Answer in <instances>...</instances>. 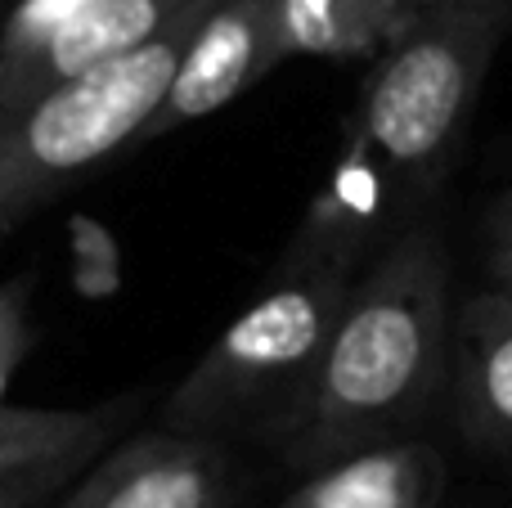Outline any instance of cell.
<instances>
[{
	"label": "cell",
	"mask_w": 512,
	"mask_h": 508,
	"mask_svg": "<svg viewBox=\"0 0 512 508\" xmlns=\"http://www.w3.org/2000/svg\"><path fill=\"white\" fill-rule=\"evenodd\" d=\"M512 23V0L414 18L382 54H373L351 113L360 144L391 189L423 194L459 153L486 72Z\"/></svg>",
	"instance_id": "3957f363"
},
{
	"label": "cell",
	"mask_w": 512,
	"mask_h": 508,
	"mask_svg": "<svg viewBox=\"0 0 512 508\" xmlns=\"http://www.w3.org/2000/svg\"><path fill=\"white\" fill-rule=\"evenodd\" d=\"M450 401L463 437L512 459V293L495 284L454 315Z\"/></svg>",
	"instance_id": "ba28073f"
},
{
	"label": "cell",
	"mask_w": 512,
	"mask_h": 508,
	"mask_svg": "<svg viewBox=\"0 0 512 508\" xmlns=\"http://www.w3.org/2000/svg\"><path fill=\"white\" fill-rule=\"evenodd\" d=\"M360 243L301 225L279 275L243 315H234L198 365L171 387L162 419L167 428L221 437L265 432L279 437L301 410L342 302L355 284Z\"/></svg>",
	"instance_id": "7a4b0ae2"
},
{
	"label": "cell",
	"mask_w": 512,
	"mask_h": 508,
	"mask_svg": "<svg viewBox=\"0 0 512 508\" xmlns=\"http://www.w3.org/2000/svg\"><path fill=\"white\" fill-rule=\"evenodd\" d=\"M68 252H72V284L81 297L99 302L122 288V252H117L113 230L95 216H72L68 221Z\"/></svg>",
	"instance_id": "7c38bea8"
},
{
	"label": "cell",
	"mask_w": 512,
	"mask_h": 508,
	"mask_svg": "<svg viewBox=\"0 0 512 508\" xmlns=\"http://www.w3.org/2000/svg\"><path fill=\"white\" fill-rule=\"evenodd\" d=\"M490 279H495V288L512 293V252H490Z\"/></svg>",
	"instance_id": "ac0fdd59"
},
{
	"label": "cell",
	"mask_w": 512,
	"mask_h": 508,
	"mask_svg": "<svg viewBox=\"0 0 512 508\" xmlns=\"http://www.w3.org/2000/svg\"><path fill=\"white\" fill-rule=\"evenodd\" d=\"M490 252H512V189L490 207Z\"/></svg>",
	"instance_id": "2e32d148"
},
{
	"label": "cell",
	"mask_w": 512,
	"mask_h": 508,
	"mask_svg": "<svg viewBox=\"0 0 512 508\" xmlns=\"http://www.w3.org/2000/svg\"><path fill=\"white\" fill-rule=\"evenodd\" d=\"M445 482V455L432 441L391 437L310 468L279 508H436Z\"/></svg>",
	"instance_id": "9c48e42d"
},
{
	"label": "cell",
	"mask_w": 512,
	"mask_h": 508,
	"mask_svg": "<svg viewBox=\"0 0 512 508\" xmlns=\"http://www.w3.org/2000/svg\"><path fill=\"white\" fill-rule=\"evenodd\" d=\"M95 455H54V459H32V464H9L0 468V508H41L59 491H68L77 482V473H86V464Z\"/></svg>",
	"instance_id": "9a60e30c"
},
{
	"label": "cell",
	"mask_w": 512,
	"mask_h": 508,
	"mask_svg": "<svg viewBox=\"0 0 512 508\" xmlns=\"http://www.w3.org/2000/svg\"><path fill=\"white\" fill-rule=\"evenodd\" d=\"M131 414V401L95 410H45V405H0V468L54 455H99Z\"/></svg>",
	"instance_id": "8fae6325"
},
{
	"label": "cell",
	"mask_w": 512,
	"mask_h": 508,
	"mask_svg": "<svg viewBox=\"0 0 512 508\" xmlns=\"http://www.w3.org/2000/svg\"><path fill=\"white\" fill-rule=\"evenodd\" d=\"M230 500L234 468L221 441L158 428L86 464L59 508H230Z\"/></svg>",
	"instance_id": "8992f818"
},
{
	"label": "cell",
	"mask_w": 512,
	"mask_h": 508,
	"mask_svg": "<svg viewBox=\"0 0 512 508\" xmlns=\"http://www.w3.org/2000/svg\"><path fill=\"white\" fill-rule=\"evenodd\" d=\"M90 5L95 0H18L5 14V23H0V72L14 68L32 50H41L59 27H68Z\"/></svg>",
	"instance_id": "4fadbf2b"
},
{
	"label": "cell",
	"mask_w": 512,
	"mask_h": 508,
	"mask_svg": "<svg viewBox=\"0 0 512 508\" xmlns=\"http://www.w3.org/2000/svg\"><path fill=\"white\" fill-rule=\"evenodd\" d=\"M279 27L288 59H373L409 27V0H279Z\"/></svg>",
	"instance_id": "30bf717a"
},
{
	"label": "cell",
	"mask_w": 512,
	"mask_h": 508,
	"mask_svg": "<svg viewBox=\"0 0 512 508\" xmlns=\"http://www.w3.org/2000/svg\"><path fill=\"white\" fill-rule=\"evenodd\" d=\"M36 351V320H32V275L0 279V405L9 401L18 369Z\"/></svg>",
	"instance_id": "5bb4252c"
},
{
	"label": "cell",
	"mask_w": 512,
	"mask_h": 508,
	"mask_svg": "<svg viewBox=\"0 0 512 508\" xmlns=\"http://www.w3.org/2000/svg\"><path fill=\"white\" fill-rule=\"evenodd\" d=\"M203 5H212V0H95L68 27H59L41 50H32L14 68L0 72V117L41 90L144 50L167 27H176L180 18Z\"/></svg>",
	"instance_id": "52a82bcc"
},
{
	"label": "cell",
	"mask_w": 512,
	"mask_h": 508,
	"mask_svg": "<svg viewBox=\"0 0 512 508\" xmlns=\"http://www.w3.org/2000/svg\"><path fill=\"white\" fill-rule=\"evenodd\" d=\"M203 9L185 14L144 50L41 90L0 117V239L90 167L144 140Z\"/></svg>",
	"instance_id": "277c9868"
},
{
	"label": "cell",
	"mask_w": 512,
	"mask_h": 508,
	"mask_svg": "<svg viewBox=\"0 0 512 508\" xmlns=\"http://www.w3.org/2000/svg\"><path fill=\"white\" fill-rule=\"evenodd\" d=\"M450 257L432 225H409L351 284L324 365L279 432L292 468L409 437L450 378Z\"/></svg>",
	"instance_id": "6da1fadb"
},
{
	"label": "cell",
	"mask_w": 512,
	"mask_h": 508,
	"mask_svg": "<svg viewBox=\"0 0 512 508\" xmlns=\"http://www.w3.org/2000/svg\"><path fill=\"white\" fill-rule=\"evenodd\" d=\"M472 5H486V0H409V23L427 14H445V9H472Z\"/></svg>",
	"instance_id": "e0dca14e"
},
{
	"label": "cell",
	"mask_w": 512,
	"mask_h": 508,
	"mask_svg": "<svg viewBox=\"0 0 512 508\" xmlns=\"http://www.w3.org/2000/svg\"><path fill=\"white\" fill-rule=\"evenodd\" d=\"M283 59L288 50H283L279 0H212L189 32L176 77L153 122L144 126V140L221 113L243 90L270 77Z\"/></svg>",
	"instance_id": "5b68a950"
}]
</instances>
